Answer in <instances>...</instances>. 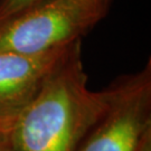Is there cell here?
<instances>
[{"label": "cell", "instance_id": "6da1fadb", "mask_svg": "<svg viewBox=\"0 0 151 151\" xmlns=\"http://www.w3.org/2000/svg\"><path fill=\"white\" fill-rule=\"evenodd\" d=\"M110 99V86L97 92L88 88L80 46L14 118L8 139L15 151H77Z\"/></svg>", "mask_w": 151, "mask_h": 151}, {"label": "cell", "instance_id": "ba28073f", "mask_svg": "<svg viewBox=\"0 0 151 151\" xmlns=\"http://www.w3.org/2000/svg\"><path fill=\"white\" fill-rule=\"evenodd\" d=\"M141 151H151V145H147V146H145L142 149H141Z\"/></svg>", "mask_w": 151, "mask_h": 151}, {"label": "cell", "instance_id": "277c9868", "mask_svg": "<svg viewBox=\"0 0 151 151\" xmlns=\"http://www.w3.org/2000/svg\"><path fill=\"white\" fill-rule=\"evenodd\" d=\"M81 43L38 54L0 52V119H14L27 108Z\"/></svg>", "mask_w": 151, "mask_h": 151}, {"label": "cell", "instance_id": "3957f363", "mask_svg": "<svg viewBox=\"0 0 151 151\" xmlns=\"http://www.w3.org/2000/svg\"><path fill=\"white\" fill-rule=\"evenodd\" d=\"M109 86L108 109L77 151H140L151 141V60Z\"/></svg>", "mask_w": 151, "mask_h": 151}, {"label": "cell", "instance_id": "7a4b0ae2", "mask_svg": "<svg viewBox=\"0 0 151 151\" xmlns=\"http://www.w3.org/2000/svg\"><path fill=\"white\" fill-rule=\"evenodd\" d=\"M112 0H52L0 25V52L38 54L82 40Z\"/></svg>", "mask_w": 151, "mask_h": 151}, {"label": "cell", "instance_id": "52a82bcc", "mask_svg": "<svg viewBox=\"0 0 151 151\" xmlns=\"http://www.w3.org/2000/svg\"><path fill=\"white\" fill-rule=\"evenodd\" d=\"M0 151H15L8 139V135H4L0 138Z\"/></svg>", "mask_w": 151, "mask_h": 151}, {"label": "cell", "instance_id": "8992f818", "mask_svg": "<svg viewBox=\"0 0 151 151\" xmlns=\"http://www.w3.org/2000/svg\"><path fill=\"white\" fill-rule=\"evenodd\" d=\"M12 120H5V119H0V138L4 137V135H8V132L10 130L11 123H12Z\"/></svg>", "mask_w": 151, "mask_h": 151}, {"label": "cell", "instance_id": "5b68a950", "mask_svg": "<svg viewBox=\"0 0 151 151\" xmlns=\"http://www.w3.org/2000/svg\"><path fill=\"white\" fill-rule=\"evenodd\" d=\"M52 0H1L0 25Z\"/></svg>", "mask_w": 151, "mask_h": 151}]
</instances>
